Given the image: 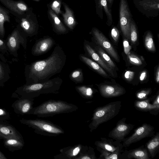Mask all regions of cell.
<instances>
[{
	"instance_id": "6da1fadb",
	"label": "cell",
	"mask_w": 159,
	"mask_h": 159,
	"mask_svg": "<svg viewBox=\"0 0 159 159\" xmlns=\"http://www.w3.org/2000/svg\"><path fill=\"white\" fill-rule=\"evenodd\" d=\"M66 59V55L62 48L57 45L47 58L36 61L26 66V84L48 81L52 76L61 72Z\"/></svg>"
},
{
	"instance_id": "7a4b0ae2",
	"label": "cell",
	"mask_w": 159,
	"mask_h": 159,
	"mask_svg": "<svg viewBox=\"0 0 159 159\" xmlns=\"http://www.w3.org/2000/svg\"><path fill=\"white\" fill-rule=\"evenodd\" d=\"M76 105L61 100L50 99L38 106L33 107L27 114L35 115L39 117H46L77 111Z\"/></svg>"
},
{
	"instance_id": "3957f363",
	"label": "cell",
	"mask_w": 159,
	"mask_h": 159,
	"mask_svg": "<svg viewBox=\"0 0 159 159\" xmlns=\"http://www.w3.org/2000/svg\"><path fill=\"white\" fill-rule=\"evenodd\" d=\"M62 82L58 77L44 82L25 84L18 89V92L23 98H34L42 94H57Z\"/></svg>"
},
{
	"instance_id": "277c9868",
	"label": "cell",
	"mask_w": 159,
	"mask_h": 159,
	"mask_svg": "<svg viewBox=\"0 0 159 159\" xmlns=\"http://www.w3.org/2000/svg\"><path fill=\"white\" fill-rule=\"evenodd\" d=\"M121 106V101H116L97 107L93 111L91 121L88 126L90 131L92 132L100 124L117 116L120 112Z\"/></svg>"
},
{
	"instance_id": "5b68a950",
	"label": "cell",
	"mask_w": 159,
	"mask_h": 159,
	"mask_svg": "<svg viewBox=\"0 0 159 159\" xmlns=\"http://www.w3.org/2000/svg\"><path fill=\"white\" fill-rule=\"evenodd\" d=\"M20 122L34 129L35 133L42 135L56 136L64 133L60 126L49 121L39 119H22Z\"/></svg>"
},
{
	"instance_id": "8992f818",
	"label": "cell",
	"mask_w": 159,
	"mask_h": 159,
	"mask_svg": "<svg viewBox=\"0 0 159 159\" xmlns=\"http://www.w3.org/2000/svg\"><path fill=\"white\" fill-rule=\"evenodd\" d=\"M154 128L150 125L144 123L136 128L129 137L125 138L123 141V146L127 147L132 144L145 138L152 137L155 134Z\"/></svg>"
},
{
	"instance_id": "52a82bcc",
	"label": "cell",
	"mask_w": 159,
	"mask_h": 159,
	"mask_svg": "<svg viewBox=\"0 0 159 159\" xmlns=\"http://www.w3.org/2000/svg\"><path fill=\"white\" fill-rule=\"evenodd\" d=\"M119 13L120 24L121 30L124 37L130 40L131 16L126 0H120Z\"/></svg>"
},
{
	"instance_id": "ba28073f",
	"label": "cell",
	"mask_w": 159,
	"mask_h": 159,
	"mask_svg": "<svg viewBox=\"0 0 159 159\" xmlns=\"http://www.w3.org/2000/svg\"><path fill=\"white\" fill-rule=\"evenodd\" d=\"M126 118L123 117L117 123L116 126L108 134L109 137L121 143L132 130L134 125L125 122Z\"/></svg>"
},
{
	"instance_id": "9c48e42d",
	"label": "cell",
	"mask_w": 159,
	"mask_h": 159,
	"mask_svg": "<svg viewBox=\"0 0 159 159\" xmlns=\"http://www.w3.org/2000/svg\"><path fill=\"white\" fill-rule=\"evenodd\" d=\"M92 34L95 43L116 61H119V58L117 52L105 36L98 30L93 28Z\"/></svg>"
},
{
	"instance_id": "30bf717a",
	"label": "cell",
	"mask_w": 159,
	"mask_h": 159,
	"mask_svg": "<svg viewBox=\"0 0 159 159\" xmlns=\"http://www.w3.org/2000/svg\"><path fill=\"white\" fill-rule=\"evenodd\" d=\"M30 16L26 13L22 15L16 16V20L25 34L28 36H32L37 34L38 28Z\"/></svg>"
},
{
	"instance_id": "8fae6325",
	"label": "cell",
	"mask_w": 159,
	"mask_h": 159,
	"mask_svg": "<svg viewBox=\"0 0 159 159\" xmlns=\"http://www.w3.org/2000/svg\"><path fill=\"white\" fill-rule=\"evenodd\" d=\"M55 44V41L51 37H46L37 41L33 46L31 53L34 56H39L49 51Z\"/></svg>"
},
{
	"instance_id": "7c38bea8",
	"label": "cell",
	"mask_w": 159,
	"mask_h": 159,
	"mask_svg": "<svg viewBox=\"0 0 159 159\" xmlns=\"http://www.w3.org/2000/svg\"><path fill=\"white\" fill-rule=\"evenodd\" d=\"M84 49L85 53L89 56L110 73L111 76L115 77L114 71L104 61L98 53L92 47L91 44L86 40H84Z\"/></svg>"
},
{
	"instance_id": "4fadbf2b",
	"label": "cell",
	"mask_w": 159,
	"mask_h": 159,
	"mask_svg": "<svg viewBox=\"0 0 159 159\" xmlns=\"http://www.w3.org/2000/svg\"><path fill=\"white\" fill-rule=\"evenodd\" d=\"M25 36L22 35L17 29H15L7 38V44L9 50L12 52L16 51L20 44L25 48L27 41Z\"/></svg>"
},
{
	"instance_id": "5bb4252c",
	"label": "cell",
	"mask_w": 159,
	"mask_h": 159,
	"mask_svg": "<svg viewBox=\"0 0 159 159\" xmlns=\"http://www.w3.org/2000/svg\"><path fill=\"white\" fill-rule=\"evenodd\" d=\"M98 87L101 96L105 98L117 97L125 93L124 88L117 85L102 84L98 85Z\"/></svg>"
},
{
	"instance_id": "9a60e30c",
	"label": "cell",
	"mask_w": 159,
	"mask_h": 159,
	"mask_svg": "<svg viewBox=\"0 0 159 159\" xmlns=\"http://www.w3.org/2000/svg\"><path fill=\"white\" fill-rule=\"evenodd\" d=\"M120 154L119 159H150L148 151L144 145L129 150H125Z\"/></svg>"
},
{
	"instance_id": "2e32d148",
	"label": "cell",
	"mask_w": 159,
	"mask_h": 159,
	"mask_svg": "<svg viewBox=\"0 0 159 159\" xmlns=\"http://www.w3.org/2000/svg\"><path fill=\"white\" fill-rule=\"evenodd\" d=\"M0 2L16 16L22 15L28 10L27 5L21 0H0Z\"/></svg>"
},
{
	"instance_id": "e0dca14e",
	"label": "cell",
	"mask_w": 159,
	"mask_h": 159,
	"mask_svg": "<svg viewBox=\"0 0 159 159\" xmlns=\"http://www.w3.org/2000/svg\"><path fill=\"white\" fill-rule=\"evenodd\" d=\"M81 144L60 149V153L54 156V159H75L79 155L83 147Z\"/></svg>"
},
{
	"instance_id": "ac0fdd59",
	"label": "cell",
	"mask_w": 159,
	"mask_h": 159,
	"mask_svg": "<svg viewBox=\"0 0 159 159\" xmlns=\"http://www.w3.org/2000/svg\"><path fill=\"white\" fill-rule=\"evenodd\" d=\"M94 145L96 147L100 148L112 153L118 149H122V143L116 141H113V139H107L106 138H101V140L96 141Z\"/></svg>"
},
{
	"instance_id": "d6986e66",
	"label": "cell",
	"mask_w": 159,
	"mask_h": 159,
	"mask_svg": "<svg viewBox=\"0 0 159 159\" xmlns=\"http://www.w3.org/2000/svg\"><path fill=\"white\" fill-rule=\"evenodd\" d=\"M34 100V98H23L16 101L12 107L17 113L27 114L33 107Z\"/></svg>"
},
{
	"instance_id": "ffe728a7",
	"label": "cell",
	"mask_w": 159,
	"mask_h": 159,
	"mask_svg": "<svg viewBox=\"0 0 159 159\" xmlns=\"http://www.w3.org/2000/svg\"><path fill=\"white\" fill-rule=\"evenodd\" d=\"M134 106L136 110L142 111L149 112L152 115H157L159 112V106L153 105L150 102V98L134 101Z\"/></svg>"
},
{
	"instance_id": "44dd1931",
	"label": "cell",
	"mask_w": 159,
	"mask_h": 159,
	"mask_svg": "<svg viewBox=\"0 0 159 159\" xmlns=\"http://www.w3.org/2000/svg\"><path fill=\"white\" fill-rule=\"evenodd\" d=\"M144 146L149 157L154 158L159 151V132H157Z\"/></svg>"
},
{
	"instance_id": "7402d4cb",
	"label": "cell",
	"mask_w": 159,
	"mask_h": 159,
	"mask_svg": "<svg viewBox=\"0 0 159 159\" xmlns=\"http://www.w3.org/2000/svg\"><path fill=\"white\" fill-rule=\"evenodd\" d=\"M80 60L85 64L89 67L95 72L106 78H110L109 75L104 69L96 62L88 57L83 54L79 55Z\"/></svg>"
},
{
	"instance_id": "603a6c76",
	"label": "cell",
	"mask_w": 159,
	"mask_h": 159,
	"mask_svg": "<svg viewBox=\"0 0 159 159\" xmlns=\"http://www.w3.org/2000/svg\"><path fill=\"white\" fill-rule=\"evenodd\" d=\"M49 14L52 20L54 31L58 34L67 33L68 31L57 15L52 10H49Z\"/></svg>"
},
{
	"instance_id": "cb8c5ba5",
	"label": "cell",
	"mask_w": 159,
	"mask_h": 159,
	"mask_svg": "<svg viewBox=\"0 0 159 159\" xmlns=\"http://www.w3.org/2000/svg\"><path fill=\"white\" fill-rule=\"evenodd\" d=\"M0 135L5 139L14 138L20 139V137L16 130L10 126L0 125Z\"/></svg>"
},
{
	"instance_id": "d4e9b609",
	"label": "cell",
	"mask_w": 159,
	"mask_h": 159,
	"mask_svg": "<svg viewBox=\"0 0 159 159\" xmlns=\"http://www.w3.org/2000/svg\"><path fill=\"white\" fill-rule=\"evenodd\" d=\"M75 89L79 94L83 98L91 99L93 97L95 90L90 86L81 85L75 87Z\"/></svg>"
},
{
	"instance_id": "484cf974",
	"label": "cell",
	"mask_w": 159,
	"mask_h": 159,
	"mask_svg": "<svg viewBox=\"0 0 159 159\" xmlns=\"http://www.w3.org/2000/svg\"><path fill=\"white\" fill-rule=\"evenodd\" d=\"M64 7L65 11L62 15L64 21L70 30H73L76 24L73 13L66 5H64Z\"/></svg>"
},
{
	"instance_id": "4316f807",
	"label": "cell",
	"mask_w": 159,
	"mask_h": 159,
	"mask_svg": "<svg viewBox=\"0 0 159 159\" xmlns=\"http://www.w3.org/2000/svg\"><path fill=\"white\" fill-rule=\"evenodd\" d=\"M94 149L90 146H83L78 156L75 159H97Z\"/></svg>"
},
{
	"instance_id": "83f0119b",
	"label": "cell",
	"mask_w": 159,
	"mask_h": 159,
	"mask_svg": "<svg viewBox=\"0 0 159 159\" xmlns=\"http://www.w3.org/2000/svg\"><path fill=\"white\" fill-rule=\"evenodd\" d=\"M94 48L105 62L114 71L117 70V68L115 64L102 48L98 45L94 46Z\"/></svg>"
},
{
	"instance_id": "f1b7e54d",
	"label": "cell",
	"mask_w": 159,
	"mask_h": 159,
	"mask_svg": "<svg viewBox=\"0 0 159 159\" xmlns=\"http://www.w3.org/2000/svg\"><path fill=\"white\" fill-rule=\"evenodd\" d=\"M97 150L101 153L97 159H119L120 154L123 151L122 149H118L112 153L100 148L96 147Z\"/></svg>"
},
{
	"instance_id": "f546056e",
	"label": "cell",
	"mask_w": 159,
	"mask_h": 159,
	"mask_svg": "<svg viewBox=\"0 0 159 159\" xmlns=\"http://www.w3.org/2000/svg\"><path fill=\"white\" fill-rule=\"evenodd\" d=\"M10 18L9 12L0 6V36L2 38L5 34L4 23L6 21L9 22Z\"/></svg>"
},
{
	"instance_id": "4dcf8cb0",
	"label": "cell",
	"mask_w": 159,
	"mask_h": 159,
	"mask_svg": "<svg viewBox=\"0 0 159 159\" xmlns=\"http://www.w3.org/2000/svg\"><path fill=\"white\" fill-rule=\"evenodd\" d=\"M69 77L76 84L83 83L84 79L82 69L77 68L74 70L70 74Z\"/></svg>"
},
{
	"instance_id": "1f68e13d",
	"label": "cell",
	"mask_w": 159,
	"mask_h": 159,
	"mask_svg": "<svg viewBox=\"0 0 159 159\" xmlns=\"http://www.w3.org/2000/svg\"><path fill=\"white\" fill-rule=\"evenodd\" d=\"M139 4L146 10H158L159 8V1L155 0H144L140 1Z\"/></svg>"
},
{
	"instance_id": "d6a6232c",
	"label": "cell",
	"mask_w": 159,
	"mask_h": 159,
	"mask_svg": "<svg viewBox=\"0 0 159 159\" xmlns=\"http://www.w3.org/2000/svg\"><path fill=\"white\" fill-rule=\"evenodd\" d=\"M4 144L6 146L9 148H20L23 147L24 143L20 139L10 138L5 139Z\"/></svg>"
},
{
	"instance_id": "836d02e7",
	"label": "cell",
	"mask_w": 159,
	"mask_h": 159,
	"mask_svg": "<svg viewBox=\"0 0 159 159\" xmlns=\"http://www.w3.org/2000/svg\"><path fill=\"white\" fill-rule=\"evenodd\" d=\"M144 44L146 48L149 51L154 52L156 51L152 36L149 32L147 33L145 37Z\"/></svg>"
},
{
	"instance_id": "e575fe53",
	"label": "cell",
	"mask_w": 159,
	"mask_h": 159,
	"mask_svg": "<svg viewBox=\"0 0 159 159\" xmlns=\"http://www.w3.org/2000/svg\"><path fill=\"white\" fill-rule=\"evenodd\" d=\"M151 93V89H143L137 92L135 96L138 100H145L148 98V97Z\"/></svg>"
},
{
	"instance_id": "d590c367",
	"label": "cell",
	"mask_w": 159,
	"mask_h": 159,
	"mask_svg": "<svg viewBox=\"0 0 159 159\" xmlns=\"http://www.w3.org/2000/svg\"><path fill=\"white\" fill-rule=\"evenodd\" d=\"M138 39V35L135 25L133 21L130 23V39L133 44H135Z\"/></svg>"
},
{
	"instance_id": "8d00e7d4",
	"label": "cell",
	"mask_w": 159,
	"mask_h": 159,
	"mask_svg": "<svg viewBox=\"0 0 159 159\" xmlns=\"http://www.w3.org/2000/svg\"><path fill=\"white\" fill-rule=\"evenodd\" d=\"M127 56L128 59L131 64L137 66H140L142 64L141 59L135 54L130 53Z\"/></svg>"
},
{
	"instance_id": "74e56055",
	"label": "cell",
	"mask_w": 159,
	"mask_h": 159,
	"mask_svg": "<svg viewBox=\"0 0 159 159\" xmlns=\"http://www.w3.org/2000/svg\"><path fill=\"white\" fill-rule=\"evenodd\" d=\"M100 3L104 8L105 11L107 16L108 19L109 21L112 22V16L111 12L108 9L106 0H100Z\"/></svg>"
},
{
	"instance_id": "f35d334b",
	"label": "cell",
	"mask_w": 159,
	"mask_h": 159,
	"mask_svg": "<svg viewBox=\"0 0 159 159\" xmlns=\"http://www.w3.org/2000/svg\"><path fill=\"white\" fill-rule=\"evenodd\" d=\"M61 2L59 0H54L51 5L52 9L57 14H59L61 12L60 10Z\"/></svg>"
},
{
	"instance_id": "ab89813d",
	"label": "cell",
	"mask_w": 159,
	"mask_h": 159,
	"mask_svg": "<svg viewBox=\"0 0 159 159\" xmlns=\"http://www.w3.org/2000/svg\"><path fill=\"white\" fill-rule=\"evenodd\" d=\"M111 34L114 41L117 42L119 36V31L117 28L114 27L111 30Z\"/></svg>"
},
{
	"instance_id": "60d3db41",
	"label": "cell",
	"mask_w": 159,
	"mask_h": 159,
	"mask_svg": "<svg viewBox=\"0 0 159 159\" xmlns=\"http://www.w3.org/2000/svg\"><path fill=\"white\" fill-rule=\"evenodd\" d=\"M123 44L125 53L127 55L129 54L130 53V51L131 48V47L129 45L127 39H125L124 40Z\"/></svg>"
},
{
	"instance_id": "b9f144b4",
	"label": "cell",
	"mask_w": 159,
	"mask_h": 159,
	"mask_svg": "<svg viewBox=\"0 0 159 159\" xmlns=\"http://www.w3.org/2000/svg\"><path fill=\"white\" fill-rule=\"evenodd\" d=\"M134 74V72L129 70L127 71L124 74L125 78L127 80L130 81L133 79Z\"/></svg>"
},
{
	"instance_id": "7bdbcfd3",
	"label": "cell",
	"mask_w": 159,
	"mask_h": 159,
	"mask_svg": "<svg viewBox=\"0 0 159 159\" xmlns=\"http://www.w3.org/2000/svg\"><path fill=\"white\" fill-rule=\"evenodd\" d=\"M150 102L153 105L159 106V93L155 96L150 98Z\"/></svg>"
},
{
	"instance_id": "ee69618b",
	"label": "cell",
	"mask_w": 159,
	"mask_h": 159,
	"mask_svg": "<svg viewBox=\"0 0 159 159\" xmlns=\"http://www.w3.org/2000/svg\"><path fill=\"white\" fill-rule=\"evenodd\" d=\"M5 72L2 66L0 63V81L4 78Z\"/></svg>"
},
{
	"instance_id": "f6af8a7d",
	"label": "cell",
	"mask_w": 159,
	"mask_h": 159,
	"mask_svg": "<svg viewBox=\"0 0 159 159\" xmlns=\"http://www.w3.org/2000/svg\"><path fill=\"white\" fill-rule=\"evenodd\" d=\"M147 74V72L145 71H143L141 73L139 77V79L141 81H143L145 79Z\"/></svg>"
},
{
	"instance_id": "bcb514c9",
	"label": "cell",
	"mask_w": 159,
	"mask_h": 159,
	"mask_svg": "<svg viewBox=\"0 0 159 159\" xmlns=\"http://www.w3.org/2000/svg\"><path fill=\"white\" fill-rule=\"evenodd\" d=\"M155 79L156 82L158 83L159 82V66H158L157 69L156 71L155 75Z\"/></svg>"
},
{
	"instance_id": "7dc6e473",
	"label": "cell",
	"mask_w": 159,
	"mask_h": 159,
	"mask_svg": "<svg viewBox=\"0 0 159 159\" xmlns=\"http://www.w3.org/2000/svg\"><path fill=\"white\" fill-rule=\"evenodd\" d=\"M5 43L3 40L0 39V48H5Z\"/></svg>"
},
{
	"instance_id": "c3c4849f",
	"label": "cell",
	"mask_w": 159,
	"mask_h": 159,
	"mask_svg": "<svg viewBox=\"0 0 159 159\" xmlns=\"http://www.w3.org/2000/svg\"><path fill=\"white\" fill-rule=\"evenodd\" d=\"M4 155L0 151V159H7Z\"/></svg>"
},
{
	"instance_id": "681fc988",
	"label": "cell",
	"mask_w": 159,
	"mask_h": 159,
	"mask_svg": "<svg viewBox=\"0 0 159 159\" xmlns=\"http://www.w3.org/2000/svg\"><path fill=\"white\" fill-rule=\"evenodd\" d=\"M107 0L109 2L111 3L113 0Z\"/></svg>"
},
{
	"instance_id": "f907efd6",
	"label": "cell",
	"mask_w": 159,
	"mask_h": 159,
	"mask_svg": "<svg viewBox=\"0 0 159 159\" xmlns=\"http://www.w3.org/2000/svg\"><path fill=\"white\" fill-rule=\"evenodd\" d=\"M156 0V1H159V0Z\"/></svg>"
},
{
	"instance_id": "816d5d0a",
	"label": "cell",
	"mask_w": 159,
	"mask_h": 159,
	"mask_svg": "<svg viewBox=\"0 0 159 159\" xmlns=\"http://www.w3.org/2000/svg\"><path fill=\"white\" fill-rule=\"evenodd\" d=\"M35 0V1H39V0Z\"/></svg>"
},
{
	"instance_id": "f5cc1de1",
	"label": "cell",
	"mask_w": 159,
	"mask_h": 159,
	"mask_svg": "<svg viewBox=\"0 0 159 159\" xmlns=\"http://www.w3.org/2000/svg\"><path fill=\"white\" fill-rule=\"evenodd\" d=\"M1 137V136L0 135V137Z\"/></svg>"
},
{
	"instance_id": "db71d44e",
	"label": "cell",
	"mask_w": 159,
	"mask_h": 159,
	"mask_svg": "<svg viewBox=\"0 0 159 159\" xmlns=\"http://www.w3.org/2000/svg\"><path fill=\"white\" fill-rule=\"evenodd\" d=\"M1 125V124H0V125Z\"/></svg>"
}]
</instances>
